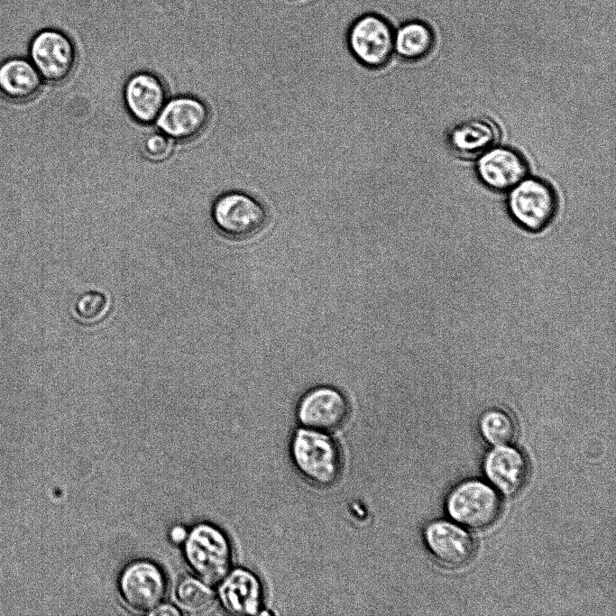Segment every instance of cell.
I'll return each mask as SVG.
<instances>
[{"instance_id": "6", "label": "cell", "mask_w": 616, "mask_h": 616, "mask_svg": "<svg viewBox=\"0 0 616 616\" xmlns=\"http://www.w3.org/2000/svg\"><path fill=\"white\" fill-rule=\"evenodd\" d=\"M117 586L121 600L129 610L149 614L162 602L167 580L157 564L139 559L122 570Z\"/></svg>"}, {"instance_id": "17", "label": "cell", "mask_w": 616, "mask_h": 616, "mask_svg": "<svg viewBox=\"0 0 616 616\" xmlns=\"http://www.w3.org/2000/svg\"><path fill=\"white\" fill-rule=\"evenodd\" d=\"M484 469L492 483L506 495L519 492L529 475V465L524 455L506 445L498 446L487 455Z\"/></svg>"}, {"instance_id": "12", "label": "cell", "mask_w": 616, "mask_h": 616, "mask_svg": "<svg viewBox=\"0 0 616 616\" xmlns=\"http://www.w3.org/2000/svg\"><path fill=\"white\" fill-rule=\"evenodd\" d=\"M217 600L222 608L234 615H255L264 602L262 581L251 570L234 568L219 582Z\"/></svg>"}, {"instance_id": "21", "label": "cell", "mask_w": 616, "mask_h": 616, "mask_svg": "<svg viewBox=\"0 0 616 616\" xmlns=\"http://www.w3.org/2000/svg\"><path fill=\"white\" fill-rule=\"evenodd\" d=\"M174 141L160 130L144 134L140 141V151L149 161H163L170 157Z\"/></svg>"}, {"instance_id": "3", "label": "cell", "mask_w": 616, "mask_h": 616, "mask_svg": "<svg viewBox=\"0 0 616 616\" xmlns=\"http://www.w3.org/2000/svg\"><path fill=\"white\" fill-rule=\"evenodd\" d=\"M211 219L219 234L231 240H246L262 232L269 219L264 204L241 190H228L216 198Z\"/></svg>"}, {"instance_id": "22", "label": "cell", "mask_w": 616, "mask_h": 616, "mask_svg": "<svg viewBox=\"0 0 616 616\" xmlns=\"http://www.w3.org/2000/svg\"><path fill=\"white\" fill-rule=\"evenodd\" d=\"M105 298L102 294L97 292L86 293L82 296L77 306L78 317L92 320L101 315L104 306H93L95 303Z\"/></svg>"}, {"instance_id": "19", "label": "cell", "mask_w": 616, "mask_h": 616, "mask_svg": "<svg viewBox=\"0 0 616 616\" xmlns=\"http://www.w3.org/2000/svg\"><path fill=\"white\" fill-rule=\"evenodd\" d=\"M174 598L182 611L193 615L209 612L216 602V596L209 584L191 576L182 578L178 583Z\"/></svg>"}, {"instance_id": "14", "label": "cell", "mask_w": 616, "mask_h": 616, "mask_svg": "<svg viewBox=\"0 0 616 616\" xmlns=\"http://www.w3.org/2000/svg\"><path fill=\"white\" fill-rule=\"evenodd\" d=\"M425 542L441 564L460 567L468 564L475 553L473 537L460 527L445 520L429 523L424 530Z\"/></svg>"}, {"instance_id": "23", "label": "cell", "mask_w": 616, "mask_h": 616, "mask_svg": "<svg viewBox=\"0 0 616 616\" xmlns=\"http://www.w3.org/2000/svg\"><path fill=\"white\" fill-rule=\"evenodd\" d=\"M180 612L170 604L160 603L149 614L151 615H179Z\"/></svg>"}, {"instance_id": "13", "label": "cell", "mask_w": 616, "mask_h": 616, "mask_svg": "<svg viewBox=\"0 0 616 616\" xmlns=\"http://www.w3.org/2000/svg\"><path fill=\"white\" fill-rule=\"evenodd\" d=\"M477 159V175L492 190L509 191L528 176L526 159L513 148L497 144Z\"/></svg>"}, {"instance_id": "15", "label": "cell", "mask_w": 616, "mask_h": 616, "mask_svg": "<svg viewBox=\"0 0 616 616\" xmlns=\"http://www.w3.org/2000/svg\"><path fill=\"white\" fill-rule=\"evenodd\" d=\"M500 139V127L492 119L473 116L453 125L447 133L446 143L456 157L472 160L496 146Z\"/></svg>"}, {"instance_id": "4", "label": "cell", "mask_w": 616, "mask_h": 616, "mask_svg": "<svg viewBox=\"0 0 616 616\" xmlns=\"http://www.w3.org/2000/svg\"><path fill=\"white\" fill-rule=\"evenodd\" d=\"M27 58L43 81L60 84L70 78L77 65L78 50L70 34L62 28L45 27L31 39Z\"/></svg>"}, {"instance_id": "24", "label": "cell", "mask_w": 616, "mask_h": 616, "mask_svg": "<svg viewBox=\"0 0 616 616\" xmlns=\"http://www.w3.org/2000/svg\"><path fill=\"white\" fill-rule=\"evenodd\" d=\"M188 531L180 527V526H176L174 527L171 531H170V539L175 542V543H180L185 540L187 537Z\"/></svg>"}, {"instance_id": "5", "label": "cell", "mask_w": 616, "mask_h": 616, "mask_svg": "<svg viewBox=\"0 0 616 616\" xmlns=\"http://www.w3.org/2000/svg\"><path fill=\"white\" fill-rule=\"evenodd\" d=\"M507 205L517 225L528 232L538 233L556 217L558 198L547 181L527 176L509 190Z\"/></svg>"}, {"instance_id": "10", "label": "cell", "mask_w": 616, "mask_h": 616, "mask_svg": "<svg viewBox=\"0 0 616 616\" xmlns=\"http://www.w3.org/2000/svg\"><path fill=\"white\" fill-rule=\"evenodd\" d=\"M210 112L198 97L182 95L168 99L156 123L160 131L178 143L198 138L207 129Z\"/></svg>"}, {"instance_id": "1", "label": "cell", "mask_w": 616, "mask_h": 616, "mask_svg": "<svg viewBox=\"0 0 616 616\" xmlns=\"http://www.w3.org/2000/svg\"><path fill=\"white\" fill-rule=\"evenodd\" d=\"M290 455L298 473L313 486L330 487L341 475V450L330 433L299 427L291 436Z\"/></svg>"}, {"instance_id": "20", "label": "cell", "mask_w": 616, "mask_h": 616, "mask_svg": "<svg viewBox=\"0 0 616 616\" xmlns=\"http://www.w3.org/2000/svg\"><path fill=\"white\" fill-rule=\"evenodd\" d=\"M479 427L483 437L492 445L504 446L516 437V424L505 409L493 407L483 412Z\"/></svg>"}, {"instance_id": "2", "label": "cell", "mask_w": 616, "mask_h": 616, "mask_svg": "<svg viewBox=\"0 0 616 616\" xmlns=\"http://www.w3.org/2000/svg\"><path fill=\"white\" fill-rule=\"evenodd\" d=\"M183 556L196 577L209 585L219 584L232 568L230 540L213 524L198 523L188 531Z\"/></svg>"}, {"instance_id": "8", "label": "cell", "mask_w": 616, "mask_h": 616, "mask_svg": "<svg viewBox=\"0 0 616 616\" xmlns=\"http://www.w3.org/2000/svg\"><path fill=\"white\" fill-rule=\"evenodd\" d=\"M446 505L454 519L475 529L492 526L501 510V501L496 492L475 480L456 486L449 494Z\"/></svg>"}, {"instance_id": "9", "label": "cell", "mask_w": 616, "mask_h": 616, "mask_svg": "<svg viewBox=\"0 0 616 616\" xmlns=\"http://www.w3.org/2000/svg\"><path fill=\"white\" fill-rule=\"evenodd\" d=\"M349 409L348 400L339 390L320 385L301 397L296 415L300 427L331 434L345 423Z\"/></svg>"}, {"instance_id": "7", "label": "cell", "mask_w": 616, "mask_h": 616, "mask_svg": "<svg viewBox=\"0 0 616 616\" xmlns=\"http://www.w3.org/2000/svg\"><path fill=\"white\" fill-rule=\"evenodd\" d=\"M347 44L361 65L373 70L380 69L390 62L394 53V32L382 16L364 14L349 29Z\"/></svg>"}, {"instance_id": "18", "label": "cell", "mask_w": 616, "mask_h": 616, "mask_svg": "<svg viewBox=\"0 0 616 616\" xmlns=\"http://www.w3.org/2000/svg\"><path fill=\"white\" fill-rule=\"evenodd\" d=\"M433 44L430 30L422 23L409 22L394 32V52L407 61L428 55Z\"/></svg>"}, {"instance_id": "16", "label": "cell", "mask_w": 616, "mask_h": 616, "mask_svg": "<svg viewBox=\"0 0 616 616\" xmlns=\"http://www.w3.org/2000/svg\"><path fill=\"white\" fill-rule=\"evenodd\" d=\"M43 79L24 56H11L0 61V95L14 103L29 102L42 88Z\"/></svg>"}, {"instance_id": "11", "label": "cell", "mask_w": 616, "mask_h": 616, "mask_svg": "<svg viewBox=\"0 0 616 616\" xmlns=\"http://www.w3.org/2000/svg\"><path fill=\"white\" fill-rule=\"evenodd\" d=\"M164 81L155 73L138 71L126 80L123 89L125 109L140 124L156 122L168 100Z\"/></svg>"}]
</instances>
